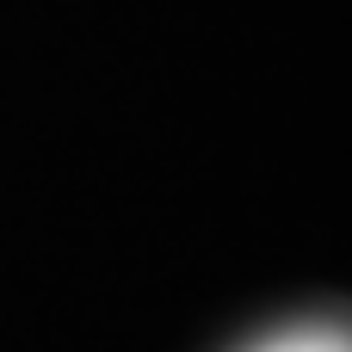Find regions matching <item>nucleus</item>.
<instances>
[{
	"mask_svg": "<svg viewBox=\"0 0 352 352\" xmlns=\"http://www.w3.org/2000/svg\"><path fill=\"white\" fill-rule=\"evenodd\" d=\"M248 352H352L346 328H285L272 340H254Z\"/></svg>",
	"mask_w": 352,
	"mask_h": 352,
	"instance_id": "obj_1",
	"label": "nucleus"
}]
</instances>
